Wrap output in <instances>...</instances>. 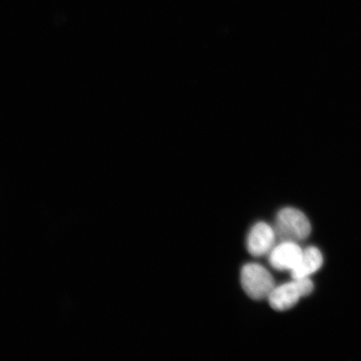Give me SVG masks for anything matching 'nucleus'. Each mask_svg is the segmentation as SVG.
<instances>
[{"mask_svg":"<svg viewBox=\"0 0 361 361\" xmlns=\"http://www.w3.org/2000/svg\"><path fill=\"white\" fill-rule=\"evenodd\" d=\"M274 229L279 240L297 243L310 236L311 224L301 211L286 207L279 212Z\"/></svg>","mask_w":361,"mask_h":361,"instance_id":"obj_1","label":"nucleus"},{"mask_svg":"<svg viewBox=\"0 0 361 361\" xmlns=\"http://www.w3.org/2000/svg\"><path fill=\"white\" fill-rule=\"evenodd\" d=\"M241 283L246 295L255 300L269 298L275 288L272 275L263 266L258 264H247L243 266Z\"/></svg>","mask_w":361,"mask_h":361,"instance_id":"obj_2","label":"nucleus"},{"mask_svg":"<svg viewBox=\"0 0 361 361\" xmlns=\"http://www.w3.org/2000/svg\"><path fill=\"white\" fill-rule=\"evenodd\" d=\"M313 290L314 283L309 278L293 279L274 288L268 298L269 305L278 311L290 310L300 298L310 295Z\"/></svg>","mask_w":361,"mask_h":361,"instance_id":"obj_3","label":"nucleus"},{"mask_svg":"<svg viewBox=\"0 0 361 361\" xmlns=\"http://www.w3.org/2000/svg\"><path fill=\"white\" fill-rule=\"evenodd\" d=\"M276 234L267 224H256L247 236V247L250 254L255 257L263 256L273 250Z\"/></svg>","mask_w":361,"mask_h":361,"instance_id":"obj_4","label":"nucleus"},{"mask_svg":"<svg viewBox=\"0 0 361 361\" xmlns=\"http://www.w3.org/2000/svg\"><path fill=\"white\" fill-rule=\"evenodd\" d=\"M303 251L295 242H282L270 251L269 263L275 269L291 272L300 263Z\"/></svg>","mask_w":361,"mask_h":361,"instance_id":"obj_5","label":"nucleus"},{"mask_svg":"<svg viewBox=\"0 0 361 361\" xmlns=\"http://www.w3.org/2000/svg\"><path fill=\"white\" fill-rule=\"evenodd\" d=\"M323 255L317 247H309L303 251L300 263L291 271L293 279L309 278L323 264Z\"/></svg>","mask_w":361,"mask_h":361,"instance_id":"obj_6","label":"nucleus"}]
</instances>
